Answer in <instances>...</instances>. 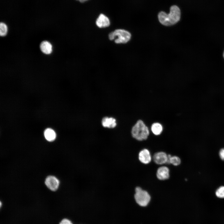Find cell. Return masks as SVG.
I'll return each instance as SVG.
<instances>
[{
    "label": "cell",
    "mask_w": 224,
    "mask_h": 224,
    "mask_svg": "<svg viewBox=\"0 0 224 224\" xmlns=\"http://www.w3.org/2000/svg\"><path fill=\"white\" fill-rule=\"evenodd\" d=\"M168 160L167 163L172 164L175 166L179 165L181 163L180 158L176 156H171L170 155H168Z\"/></svg>",
    "instance_id": "cell-14"
},
{
    "label": "cell",
    "mask_w": 224,
    "mask_h": 224,
    "mask_svg": "<svg viewBox=\"0 0 224 224\" xmlns=\"http://www.w3.org/2000/svg\"><path fill=\"white\" fill-rule=\"evenodd\" d=\"M160 22L166 26L173 25L179 21L180 17V11L178 7L173 5L170 8L168 14L164 12H160L158 15Z\"/></svg>",
    "instance_id": "cell-1"
},
{
    "label": "cell",
    "mask_w": 224,
    "mask_h": 224,
    "mask_svg": "<svg viewBox=\"0 0 224 224\" xmlns=\"http://www.w3.org/2000/svg\"><path fill=\"white\" fill-rule=\"evenodd\" d=\"M44 135L45 139L50 142L54 140L56 137L55 132L50 128H47L45 130Z\"/></svg>",
    "instance_id": "cell-12"
},
{
    "label": "cell",
    "mask_w": 224,
    "mask_h": 224,
    "mask_svg": "<svg viewBox=\"0 0 224 224\" xmlns=\"http://www.w3.org/2000/svg\"><path fill=\"white\" fill-rule=\"evenodd\" d=\"M97 26L99 28H105L110 26V21L109 19L104 15L100 14L96 21Z\"/></svg>",
    "instance_id": "cell-9"
},
{
    "label": "cell",
    "mask_w": 224,
    "mask_h": 224,
    "mask_svg": "<svg viewBox=\"0 0 224 224\" xmlns=\"http://www.w3.org/2000/svg\"><path fill=\"white\" fill-rule=\"evenodd\" d=\"M101 122L104 127L109 128H114L117 125L116 119L112 117H104Z\"/></svg>",
    "instance_id": "cell-10"
},
{
    "label": "cell",
    "mask_w": 224,
    "mask_h": 224,
    "mask_svg": "<svg viewBox=\"0 0 224 224\" xmlns=\"http://www.w3.org/2000/svg\"><path fill=\"white\" fill-rule=\"evenodd\" d=\"M77 0L79 1V2H85L86 1H87V0Z\"/></svg>",
    "instance_id": "cell-19"
},
{
    "label": "cell",
    "mask_w": 224,
    "mask_h": 224,
    "mask_svg": "<svg viewBox=\"0 0 224 224\" xmlns=\"http://www.w3.org/2000/svg\"><path fill=\"white\" fill-rule=\"evenodd\" d=\"M59 224H73L70 221L67 219H64L62 220Z\"/></svg>",
    "instance_id": "cell-17"
},
{
    "label": "cell",
    "mask_w": 224,
    "mask_h": 224,
    "mask_svg": "<svg viewBox=\"0 0 224 224\" xmlns=\"http://www.w3.org/2000/svg\"><path fill=\"white\" fill-rule=\"evenodd\" d=\"M7 27L6 25L3 22L0 24V35L1 36H5L7 33Z\"/></svg>",
    "instance_id": "cell-15"
},
{
    "label": "cell",
    "mask_w": 224,
    "mask_h": 224,
    "mask_svg": "<svg viewBox=\"0 0 224 224\" xmlns=\"http://www.w3.org/2000/svg\"><path fill=\"white\" fill-rule=\"evenodd\" d=\"M131 134L135 139L142 141L147 139L149 134V131L144 122L141 120H139L133 127Z\"/></svg>",
    "instance_id": "cell-2"
},
{
    "label": "cell",
    "mask_w": 224,
    "mask_h": 224,
    "mask_svg": "<svg viewBox=\"0 0 224 224\" xmlns=\"http://www.w3.org/2000/svg\"><path fill=\"white\" fill-rule=\"evenodd\" d=\"M168 158V155L165 152H162L156 153L153 157L154 162L158 165L167 163Z\"/></svg>",
    "instance_id": "cell-6"
},
{
    "label": "cell",
    "mask_w": 224,
    "mask_h": 224,
    "mask_svg": "<svg viewBox=\"0 0 224 224\" xmlns=\"http://www.w3.org/2000/svg\"><path fill=\"white\" fill-rule=\"evenodd\" d=\"M134 198L136 203L139 205L145 207L150 202L151 197L147 191L139 187H137L135 189Z\"/></svg>",
    "instance_id": "cell-4"
},
{
    "label": "cell",
    "mask_w": 224,
    "mask_h": 224,
    "mask_svg": "<svg viewBox=\"0 0 224 224\" xmlns=\"http://www.w3.org/2000/svg\"><path fill=\"white\" fill-rule=\"evenodd\" d=\"M216 196L220 198H224V186L219 187L215 193Z\"/></svg>",
    "instance_id": "cell-16"
},
{
    "label": "cell",
    "mask_w": 224,
    "mask_h": 224,
    "mask_svg": "<svg viewBox=\"0 0 224 224\" xmlns=\"http://www.w3.org/2000/svg\"><path fill=\"white\" fill-rule=\"evenodd\" d=\"M156 174L157 178L160 180L168 179L170 176L169 169L166 166H161L158 169Z\"/></svg>",
    "instance_id": "cell-8"
},
{
    "label": "cell",
    "mask_w": 224,
    "mask_h": 224,
    "mask_svg": "<svg viewBox=\"0 0 224 224\" xmlns=\"http://www.w3.org/2000/svg\"><path fill=\"white\" fill-rule=\"evenodd\" d=\"M45 184L52 191L56 190L59 185V181L55 177L50 176L46 179Z\"/></svg>",
    "instance_id": "cell-5"
},
{
    "label": "cell",
    "mask_w": 224,
    "mask_h": 224,
    "mask_svg": "<svg viewBox=\"0 0 224 224\" xmlns=\"http://www.w3.org/2000/svg\"><path fill=\"white\" fill-rule=\"evenodd\" d=\"M163 129L162 125L159 123H154L152 125L151 127L152 132L156 135H160L162 132Z\"/></svg>",
    "instance_id": "cell-13"
},
{
    "label": "cell",
    "mask_w": 224,
    "mask_h": 224,
    "mask_svg": "<svg viewBox=\"0 0 224 224\" xmlns=\"http://www.w3.org/2000/svg\"><path fill=\"white\" fill-rule=\"evenodd\" d=\"M219 155L221 159L224 160V148H222L220 150Z\"/></svg>",
    "instance_id": "cell-18"
},
{
    "label": "cell",
    "mask_w": 224,
    "mask_h": 224,
    "mask_svg": "<svg viewBox=\"0 0 224 224\" xmlns=\"http://www.w3.org/2000/svg\"><path fill=\"white\" fill-rule=\"evenodd\" d=\"M138 159L140 161L144 164H148L151 161V156L149 151L147 149L141 151L138 154Z\"/></svg>",
    "instance_id": "cell-7"
},
{
    "label": "cell",
    "mask_w": 224,
    "mask_h": 224,
    "mask_svg": "<svg viewBox=\"0 0 224 224\" xmlns=\"http://www.w3.org/2000/svg\"><path fill=\"white\" fill-rule=\"evenodd\" d=\"M40 48L42 52L46 54H50L52 51V46L50 42L47 41L41 42Z\"/></svg>",
    "instance_id": "cell-11"
},
{
    "label": "cell",
    "mask_w": 224,
    "mask_h": 224,
    "mask_svg": "<svg viewBox=\"0 0 224 224\" xmlns=\"http://www.w3.org/2000/svg\"><path fill=\"white\" fill-rule=\"evenodd\" d=\"M223 57H224V53H223Z\"/></svg>",
    "instance_id": "cell-20"
},
{
    "label": "cell",
    "mask_w": 224,
    "mask_h": 224,
    "mask_svg": "<svg viewBox=\"0 0 224 224\" xmlns=\"http://www.w3.org/2000/svg\"><path fill=\"white\" fill-rule=\"evenodd\" d=\"M131 34L128 31L123 29H117L110 32L109 38L110 40H114L116 44H124L130 39Z\"/></svg>",
    "instance_id": "cell-3"
}]
</instances>
